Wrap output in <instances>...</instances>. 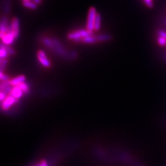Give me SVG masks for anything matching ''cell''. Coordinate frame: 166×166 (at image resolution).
Instances as JSON below:
<instances>
[{"instance_id": "1", "label": "cell", "mask_w": 166, "mask_h": 166, "mask_svg": "<svg viewBox=\"0 0 166 166\" xmlns=\"http://www.w3.org/2000/svg\"><path fill=\"white\" fill-rule=\"evenodd\" d=\"M93 35V32L89 31L87 30H79L78 31H75L71 32L68 34L67 38L68 39L75 41H78L79 40L81 41L83 38L91 36Z\"/></svg>"}, {"instance_id": "2", "label": "cell", "mask_w": 166, "mask_h": 166, "mask_svg": "<svg viewBox=\"0 0 166 166\" xmlns=\"http://www.w3.org/2000/svg\"><path fill=\"white\" fill-rule=\"evenodd\" d=\"M52 40L54 42V45L51 49L62 57L70 58V54L67 52L61 42L57 38H52Z\"/></svg>"}, {"instance_id": "3", "label": "cell", "mask_w": 166, "mask_h": 166, "mask_svg": "<svg viewBox=\"0 0 166 166\" xmlns=\"http://www.w3.org/2000/svg\"><path fill=\"white\" fill-rule=\"evenodd\" d=\"M97 11L95 7H91L89 10L86 28L87 30L93 32L94 31V24L97 17Z\"/></svg>"}, {"instance_id": "4", "label": "cell", "mask_w": 166, "mask_h": 166, "mask_svg": "<svg viewBox=\"0 0 166 166\" xmlns=\"http://www.w3.org/2000/svg\"><path fill=\"white\" fill-rule=\"evenodd\" d=\"M37 58L41 65L46 69H49L51 67V62L49 60L46 53L42 50H39L37 52Z\"/></svg>"}, {"instance_id": "5", "label": "cell", "mask_w": 166, "mask_h": 166, "mask_svg": "<svg viewBox=\"0 0 166 166\" xmlns=\"http://www.w3.org/2000/svg\"><path fill=\"white\" fill-rule=\"evenodd\" d=\"M19 27H20L19 20L17 17H14L11 21L9 32L12 33V35H14L15 39H17L19 36L20 34Z\"/></svg>"}, {"instance_id": "6", "label": "cell", "mask_w": 166, "mask_h": 166, "mask_svg": "<svg viewBox=\"0 0 166 166\" xmlns=\"http://www.w3.org/2000/svg\"><path fill=\"white\" fill-rule=\"evenodd\" d=\"M19 100L15 99V97H12V95H8L7 97L5 99V101H3L2 102L1 104V108L3 111H7L10 108L12 105H14L15 103H17Z\"/></svg>"}, {"instance_id": "7", "label": "cell", "mask_w": 166, "mask_h": 166, "mask_svg": "<svg viewBox=\"0 0 166 166\" xmlns=\"http://www.w3.org/2000/svg\"><path fill=\"white\" fill-rule=\"evenodd\" d=\"M10 24L8 23V19L6 17H3L0 25V33L6 34L9 32Z\"/></svg>"}, {"instance_id": "8", "label": "cell", "mask_w": 166, "mask_h": 166, "mask_svg": "<svg viewBox=\"0 0 166 166\" xmlns=\"http://www.w3.org/2000/svg\"><path fill=\"white\" fill-rule=\"evenodd\" d=\"M25 80H26V78L24 75H20L17 76V77L12 79L9 81V83L11 84L12 87L19 86V85L25 83Z\"/></svg>"}, {"instance_id": "9", "label": "cell", "mask_w": 166, "mask_h": 166, "mask_svg": "<svg viewBox=\"0 0 166 166\" xmlns=\"http://www.w3.org/2000/svg\"><path fill=\"white\" fill-rule=\"evenodd\" d=\"M15 40V38L14 35H12V33L11 32H8L1 39L2 40L1 42H3V44H5L6 45L10 46L14 43Z\"/></svg>"}, {"instance_id": "10", "label": "cell", "mask_w": 166, "mask_h": 166, "mask_svg": "<svg viewBox=\"0 0 166 166\" xmlns=\"http://www.w3.org/2000/svg\"><path fill=\"white\" fill-rule=\"evenodd\" d=\"M12 89H13V87L11 86V84L9 83V81L1 83V86H0L1 91L5 92L7 95H9L11 94Z\"/></svg>"}, {"instance_id": "11", "label": "cell", "mask_w": 166, "mask_h": 166, "mask_svg": "<svg viewBox=\"0 0 166 166\" xmlns=\"http://www.w3.org/2000/svg\"><path fill=\"white\" fill-rule=\"evenodd\" d=\"M24 93L22 91V89H21L19 86H15V87H14L13 89H12V91L10 95H12V97H15V99L19 100L23 96Z\"/></svg>"}, {"instance_id": "12", "label": "cell", "mask_w": 166, "mask_h": 166, "mask_svg": "<svg viewBox=\"0 0 166 166\" xmlns=\"http://www.w3.org/2000/svg\"><path fill=\"white\" fill-rule=\"evenodd\" d=\"M81 41L85 44H93L98 42L96 36H89L83 38Z\"/></svg>"}, {"instance_id": "13", "label": "cell", "mask_w": 166, "mask_h": 166, "mask_svg": "<svg viewBox=\"0 0 166 166\" xmlns=\"http://www.w3.org/2000/svg\"><path fill=\"white\" fill-rule=\"evenodd\" d=\"M97 40L98 42H104V41H108L112 39V36L108 35V34H102V35H99L96 36Z\"/></svg>"}, {"instance_id": "14", "label": "cell", "mask_w": 166, "mask_h": 166, "mask_svg": "<svg viewBox=\"0 0 166 166\" xmlns=\"http://www.w3.org/2000/svg\"><path fill=\"white\" fill-rule=\"evenodd\" d=\"M9 55V53L7 52V50L6 49L5 47H4L3 43L1 42V49H0V57H1V59H6Z\"/></svg>"}, {"instance_id": "15", "label": "cell", "mask_w": 166, "mask_h": 166, "mask_svg": "<svg viewBox=\"0 0 166 166\" xmlns=\"http://www.w3.org/2000/svg\"><path fill=\"white\" fill-rule=\"evenodd\" d=\"M101 26V15L99 14H97L95 24H94V30L95 31H99L100 29Z\"/></svg>"}, {"instance_id": "16", "label": "cell", "mask_w": 166, "mask_h": 166, "mask_svg": "<svg viewBox=\"0 0 166 166\" xmlns=\"http://www.w3.org/2000/svg\"><path fill=\"white\" fill-rule=\"evenodd\" d=\"M23 5L25 7H27L28 8V9H36L37 8V5H36V4L30 1H24Z\"/></svg>"}, {"instance_id": "17", "label": "cell", "mask_w": 166, "mask_h": 166, "mask_svg": "<svg viewBox=\"0 0 166 166\" xmlns=\"http://www.w3.org/2000/svg\"><path fill=\"white\" fill-rule=\"evenodd\" d=\"M19 87L22 89V91L24 93H28L30 92V87L27 83H24L21 84L20 85H19Z\"/></svg>"}, {"instance_id": "18", "label": "cell", "mask_w": 166, "mask_h": 166, "mask_svg": "<svg viewBox=\"0 0 166 166\" xmlns=\"http://www.w3.org/2000/svg\"><path fill=\"white\" fill-rule=\"evenodd\" d=\"M0 79H1V82H7L9 81L11 79H9V76H7L5 73H4L3 71H1V73H0Z\"/></svg>"}, {"instance_id": "19", "label": "cell", "mask_w": 166, "mask_h": 166, "mask_svg": "<svg viewBox=\"0 0 166 166\" xmlns=\"http://www.w3.org/2000/svg\"><path fill=\"white\" fill-rule=\"evenodd\" d=\"M2 43H3V42H2ZM3 44L4 47H5V48H6V49L7 51V52L9 53V55H14V54H15V50H14L13 48H11V47L10 46H7V45H6V44H3Z\"/></svg>"}, {"instance_id": "20", "label": "cell", "mask_w": 166, "mask_h": 166, "mask_svg": "<svg viewBox=\"0 0 166 166\" xmlns=\"http://www.w3.org/2000/svg\"><path fill=\"white\" fill-rule=\"evenodd\" d=\"M8 63V60L7 59H1V62H0V65H1V71H4V70L5 69V68L6 67Z\"/></svg>"}, {"instance_id": "21", "label": "cell", "mask_w": 166, "mask_h": 166, "mask_svg": "<svg viewBox=\"0 0 166 166\" xmlns=\"http://www.w3.org/2000/svg\"><path fill=\"white\" fill-rule=\"evenodd\" d=\"M157 43H158L159 45L161 46H165L166 45V40L163 37L158 36L157 37Z\"/></svg>"}, {"instance_id": "22", "label": "cell", "mask_w": 166, "mask_h": 166, "mask_svg": "<svg viewBox=\"0 0 166 166\" xmlns=\"http://www.w3.org/2000/svg\"><path fill=\"white\" fill-rule=\"evenodd\" d=\"M143 1L148 7L151 8L153 7V0H143Z\"/></svg>"}, {"instance_id": "23", "label": "cell", "mask_w": 166, "mask_h": 166, "mask_svg": "<svg viewBox=\"0 0 166 166\" xmlns=\"http://www.w3.org/2000/svg\"><path fill=\"white\" fill-rule=\"evenodd\" d=\"M7 95L6 94L5 92H3L2 91H1L0 92V100H1V102H3V101H5V99L7 97Z\"/></svg>"}, {"instance_id": "24", "label": "cell", "mask_w": 166, "mask_h": 166, "mask_svg": "<svg viewBox=\"0 0 166 166\" xmlns=\"http://www.w3.org/2000/svg\"><path fill=\"white\" fill-rule=\"evenodd\" d=\"M157 35H158V36L163 37V38H165V39L166 40V32H165L160 30L157 31Z\"/></svg>"}, {"instance_id": "25", "label": "cell", "mask_w": 166, "mask_h": 166, "mask_svg": "<svg viewBox=\"0 0 166 166\" xmlns=\"http://www.w3.org/2000/svg\"><path fill=\"white\" fill-rule=\"evenodd\" d=\"M36 166H48V163H47V162L45 160H42L40 162L39 164L37 165Z\"/></svg>"}, {"instance_id": "26", "label": "cell", "mask_w": 166, "mask_h": 166, "mask_svg": "<svg viewBox=\"0 0 166 166\" xmlns=\"http://www.w3.org/2000/svg\"><path fill=\"white\" fill-rule=\"evenodd\" d=\"M33 1L37 5H40V4L41 3V0H33Z\"/></svg>"}, {"instance_id": "27", "label": "cell", "mask_w": 166, "mask_h": 166, "mask_svg": "<svg viewBox=\"0 0 166 166\" xmlns=\"http://www.w3.org/2000/svg\"><path fill=\"white\" fill-rule=\"evenodd\" d=\"M24 1H28V0H23Z\"/></svg>"}, {"instance_id": "28", "label": "cell", "mask_w": 166, "mask_h": 166, "mask_svg": "<svg viewBox=\"0 0 166 166\" xmlns=\"http://www.w3.org/2000/svg\"><path fill=\"white\" fill-rule=\"evenodd\" d=\"M165 58H166V55H165Z\"/></svg>"}, {"instance_id": "29", "label": "cell", "mask_w": 166, "mask_h": 166, "mask_svg": "<svg viewBox=\"0 0 166 166\" xmlns=\"http://www.w3.org/2000/svg\"><path fill=\"white\" fill-rule=\"evenodd\" d=\"M28 1H29V0H28Z\"/></svg>"}]
</instances>
